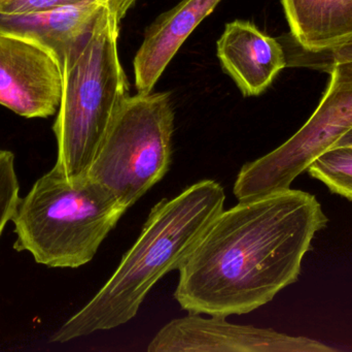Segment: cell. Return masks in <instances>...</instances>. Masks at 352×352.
<instances>
[{"label": "cell", "mask_w": 352, "mask_h": 352, "mask_svg": "<svg viewBox=\"0 0 352 352\" xmlns=\"http://www.w3.org/2000/svg\"><path fill=\"white\" fill-rule=\"evenodd\" d=\"M148 352H335L320 341L273 329L231 324L223 316L188 313L165 324Z\"/></svg>", "instance_id": "8"}, {"label": "cell", "mask_w": 352, "mask_h": 352, "mask_svg": "<svg viewBox=\"0 0 352 352\" xmlns=\"http://www.w3.org/2000/svg\"><path fill=\"white\" fill-rule=\"evenodd\" d=\"M85 0H0V14H21L78 3Z\"/></svg>", "instance_id": "16"}, {"label": "cell", "mask_w": 352, "mask_h": 352, "mask_svg": "<svg viewBox=\"0 0 352 352\" xmlns=\"http://www.w3.org/2000/svg\"><path fill=\"white\" fill-rule=\"evenodd\" d=\"M331 192L352 202V146H334L318 155L307 169Z\"/></svg>", "instance_id": "13"}, {"label": "cell", "mask_w": 352, "mask_h": 352, "mask_svg": "<svg viewBox=\"0 0 352 352\" xmlns=\"http://www.w3.org/2000/svg\"><path fill=\"white\" fill-rule=\"evenodd\" d=\"M217 55L223 70L246 97L262 94L287 66L280 41L248 21L226 25L217 43Z\"/></svg>", "instance_id": "9"}, {"label": "cell", "mask_w": 352, "mask_h": 352, "mask_svg": "<svg viewBox=\"0 0 352 352\" xmlns=\"http://www.w3.org/2000/svg\"><path fill=\"white\" fill-rule=\"evenodd\" d=\"M291 33L300 49L322 52L352 39V0H281Z\"/></svg>", "instance_id": "12"}, {"label": "cell", "mask_w": 352, "mask_h": 352, "mask_svg": "<svg viewBox=\"0 0 352 352\" xmlns=\"http://www.w3.org/2000/svg\"><path fill=\"white\" fill-rule=\"evenodd\" d=\"M326 72L330 82L306 123L278 148L240 169L233 188L239 202L289 189L318 155L352 130V60Z\"/></svg>", "instance_id": "6"}, {"label": "cell", "mask_w": 352, "mask_h": 352, "mask_svg": "<svg viewBox=\"0 0 352 352\" xmlns=\"http://www.w3.org/2000/svg\"><path fill=\"white\" fill-rule=\"evenodd\" d=\"M138 0H85L70 6L21 14H0V29L38 41L59 60L80 51L107 6Z\"/></svg>", "instance_id": "10"}, {"label": "cell", "mask_w": 352, "mask_h": 352, "mask_svg": "<svg viewBox=\"0 0 352 352\" xmlns=\"http://www.w3.org/2000/svg\"><path fill=\"white\" fill-rule=\"evenodd\" d=\"M223 186L203 180L151 210L142 233L100 291L50 339L66 343L113 330L135 318L146 296L171 271L179 270L211 223L223 211Z\"/></svg>", "instance_id": "2"}, {"label": "cell", "mask_w": 352, "mask_h": 352, "mask_svg": "<svg viewBox=\"0 0 352 352\" xmlns=\"http://www.w3.org/2000/svg\"><path fill=\"white\" fill-rule=\"evenodd\" d=\"M62 82V66L53 52L0 29V105L28 119L55 115Z\"/></svg>", "instance_id": "7"}, {"label": "cell", "mask_w": 352, "mask_h": 352, "mask_svg": "<svg viewBox=\"0 0 352 352\" xmlns=\"http://www.w3.org/2000/svg\"><path fill=\"white\" fill-rule=\"evenodd\" d=\"M329 218L302 190L239 202L214 219L179 268L175 298L188 313L242 315L297 282Z\"/></svg>", "instance_id": "1"}, {"label": "cell", "mask_w": 352, "mask_h": 352, "mask_svg": "<svg viewBox=\"0 0 352 352\" xmlns=\"http://www.w3.org/2000/svg\"><path fill=\"white\" fill-rule=\"evenodd\" d=\"M14 163L12 151L0 149V237L6 225L12 221L21 200Z\"/></svg>", "instance_id": "15"}, {"label": "cell", "mask_w": 352, "mask_h": 352, "mask_svg": "<svg viewBox=\"0 0 352 352\" xmlns=\"http://www.w3.org/2000/svg\"><path fill=\"white\" fill-rule=\"evenodd\" d=\"M134 1L107 6L80 51L62 65V95L53 132L54 169L69 180L88 176L95 156L126 99L130 84L120 60V24Z\"/></svg>", "instance_id": "3"}, {"label": "cell", "mask_w": 352, "mask_h": 352, "mask_svg": "<svg viewBox=\"0 0 352 352\" xmlns=\"http://www.w3.org/2000/svg\"><path fill=\"white\" fill-rule=\"evenodd\" d=\"M287 54V66L308 68L326 72L333 64L352 60V39L343 45L322 52H308L300 49L285 35L279 37Z\"/></svg>", "instance_id": "14"}, {"label": "cell", "mask_w": 352, "mask_h": 352, "mask_svg": "<svg viewBox=\"0 0 352 352\" xmlns=\"http://www.w3.org/2000/svg\"><path fill=\"white\" fill-rule=\"evenodd\" d=\"M127 210L89 176L69 180L53 167L19 202L12 219L14 249L49 268H80Z\"/></svg>", "instance_id": "4"}, {"label": "cell", "mask_w": 352, "mask_h": 352, "mask_svg": "<svg viewBox=\"0 0 352 352\" xmlns=\"http://www.w3.org/2000/svg\"><path fill=\"white\" fill-rule=\"evenodd\" d=\"M219 2L221 0H182L148 27L133 61L138 92H152L180 47Z\"/></svg>", "instance_id": "11"}, {"label": "cell", "mask_w": 352, "mask_h": 352, "mask_svg": "<svg viewBox=\"0 0 352 352\" xmlns=\"http://www.w3.org/2000/svg\"><path fill=\"white\" fill-rule=\"evenodd\" d=\"M173 132L170 93L130 95L111 123L89 177L129 209L169 171Z\"/></svg>", "instance_id": "5"}, {"label": "cell", "mask_w": 352, "mask_h": 352, "mask_svg": "<svg viewBox=\"0 0 352 352\" xmlns=\"http://www.w3.org/2000/svg\"><path fill=\"white\" fill-rule=\"evenodd\" d=\"M334 146H352V130L345 134L340 140L337 141Z\"/></svg>", "instance_id": "17"}]
</instances>
